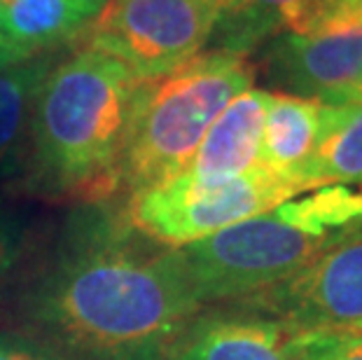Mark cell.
<instances>
[{
	"instance_id": "12",
	"label": "cell",
	"mask_w": 362,
	"mask_h": 360,
	"mask_svg": "<svg viewBox=\"0 0 362 360\" xmlns=\"http://www.w3.org/2000/svg\"><path fill=\"white\" fill-rule=\"evenodd\" d=\"M91 19L75 0H0L7 40L30 57L82 35Z\"/></svg>"
},
{
	"instance_id": "14",
	"label": "cell",
	"mask_w": 362,
	"mask_h": 360,
	"mask_svg": "<svg viewBox=\"0 0 362 360\" xmlns=\"http://www.w3.org/2000/svg\"><path fill=\"white\" fill-rule=\"evenodd\" d=\"M304 0H215V50L250 54L259 42L288 30Z\"/></svg>"
},
{
	"instance_id": "9",
	"label": "cell",
	"mask_w": 362,
	"mask_h": 360,
	"mask_svg": "<svg viewBox=\"0 0 362 360\" xmlns=\"http://www.w3.org/2000/svg\"><path fill=\"white\" fill-rule=\"evenodd\" d=\"M297 335L279 318L227 304L197 311L161 360H295Z\"/></svg>"
},
{
	"instance_id": "23",
	"label": "cell",
	"mask_w": 362,
	"mask_h": 360,
	"mask_svg": "<svg viewBox=\"0 0 362 360\" xmlns=\"http://www.w3.org/2000/svg\"><path fill=\"white\" fill-rule=\"evenodd\" d=\"M360 239H362V232H360Z\"/></svg>"
},
{
	"instance_id": "8",
	"label": "cell",
	"mask_w": 362,
	"mask_h": 360,
	"mask_svg": "<svg viewBox=\"0 0 362 360\" xmlns=\"http://www.w3.org/2000/svg\"><path fill=\"white\" fill-rule=\"evenodd\" d=\"M264 73L281 94L349 103L362 82V19L313 33L283 30L269 45Z\"/></svg>"
},
{
	"instance_id": "13",
	"label": "cell",
	"mask_w": 362,
	"mask_h": 360,
	"mask_svg": "<svg viewBox=\"0 0 362 360\" xmlns=\"http://www.w3.org/2000/svg\"><path fill=\"white\" fill-rule=\"evenodd\" d=\"M327 185H362V108L353 103L325 108L322 134L304 173V192Z\"/></svg>"
},
{
	"instance_id": "21",
	"label": "cell",
	"mask_w": 362,
	"mask_h": 360,
	"mask_svg": "<svg viewBox=\"0 0 362 360\" xmlns=\"http://www.w3.org/2000/svg\"><path fill=\"white\" fill-rule=\"evenodd\" d=\"M349 103H353V105H360V108H362V82L358 84V89L353 91V94H351Z\"/></svg>"
},
{
	"instance_id": "19",
	"label": "cell",
	"mask_w": 362,
	"mask_h": 360,
	"mask_svg": "<svg viewBox=\"0 0 362 360\" xmlns=\"http://www.w3.org/2000/svg\"><path fill=\"white\" fill-rule=\"evenodd\" d=\"M30 59L28 54H24L21 50H14V47H3L0 45V68H7L12 64H19V61H26Z\"/></svg>"
},
{
	"instance_id": "11",
	"label": "cell",
	"mask_w": 362,
	"mask_h": 360,
	"mask_svg": "<svg viewBox=\"0 0 362 360\" xmlns=\"http://www.w3.org/2000/svg\"><path fill=\"white\" fill-rule=\"evenodd\" d=\"M327 103L276 91L262 129L259 164L304 194V173L318 148Z\"/></svg>"
},
{
	"instance_id": "2",
	"label": "cell",
	"mask_w": 362,
	"mask_h": 360,
	"mask_svg": "<svg viewBox=\"0 0 362 360\" xmlns=\"http://www.w3.org/2000/svg\"><path fill=\"white\" fill-rule=\"evenodd\" d=\"M138 80L101 50L54 64L37 91L26 134V178L35 194L80 204L119 192V159Z\"/></svg>"
},
{
	"instance_id": "16",
	"label": "cell",
	"mask_w": 362,
	"mask_h": 360,
	"mask_svg": "<svg viewBox=\"0 0 362 360\" xmlns=\"http://www.w3.org/2000/svg\"><path fill=\"white\" fill-rule=\"evenodd\" d=\"M295 360H362V330L299 332Z\"/></svg>"
},
{
	"instance_id": "22",
	"label": "cell",
	"mask_w": 362,
	"mask_h": 360,
	"mask_svg": "<svg viewBox=\"0 0 362 360\" xmlns=\"http://www.w3.org/2000/svg\"><path fill=\"white\" fill-rule=\"evenodd\" d=\"M0 45H3V47H14V45H10V40H7V35H5V30H3V21H0ZM14 50H17V47H14ZM24 54H26V52H24Z\"/></svg>"
},
{
	"instance_id": "7",
	"label": "cell",
	"mask_w": 362,
	"mask_h": 360,
	"mask_svg": "<svg viewBox=\"0 0 362 360\" xmlns=\"http://www.w3.org/2000/svg\"><path fill=\"white\" fill-rule=\"evenodd\" d=\"M279 318L299 332L362 330V239L322 250L297 274L232 302Z\"/></svg>"
},
{
	"instance_id": "1",
	"label": "cell",
	"mask_w": 362,
	"mask_h": 360,
	"mask_svg": "<svg viewBox=\"0 0 362 360\" xmlns=\"http://www.w3.org/2000/svg\"><path fill=\"white\" fill-rule=\"evenodd\" d=\"M197 311L178 248L107 202L75 211L21 297L33 339L64 360H161Z\"/></svg>"
},
{
	"instance_id": "10",
	"label": "cell",
	"mask_w": 362,
	"mask_h": 360,
	"mask_svg": "<svg viewBox=\"0 0 362 360\" xmlns=\"http://www.w3.org/2000/svg\"><path fill=\"white\" fill-rule=\"evenodd\" d=\"M272 91L245 89L222 110L192 157L185 175L202 185H220L259 164L262 129Z\"/></svg>"
},
{
	"instance_id": "6",
	"label": "cell",
	"mask_w": 362,
	"mask_h": 360,
	"mask_svg": "<svg viewBox=\"0 0 362 360\" xmlns=\"http://www.w3.org/2000/svg\"><path fill=\"white\" fill-rule=\"evenodd\" d=\"M213 28L215 0H107L84 28V45L150 80L202 54Z\"/></svg>"
},
{
	"instance_id": "4",
	"label": "cell",
	"mask_w": 362,
	"mask_h": 360,
	"mask_svg": "<svg viewBox=\"0 0 362 360\" xmlns=\"http://www.w3.org/2000/svg\"><path fill=\"white\" fill-rule=\"evenodd\" d=\"M337 246L292 222L279 206L178 248L197 302L232 304L276 286Z\"/></svg>"
},
{
	"instance_id": "5",
	"label": "cell",
	"mask_w": 362,
	"mask_h": 360,
	"mask_svg": "<svg viewBox=\"0 0 362 360\" xmlns=\"http://www.w3.org/2000/svg\"><path fill=\"white\" fill-rule=\"evenodd\" d=\"M292 197H299L297 190L264 166L220 185H202L180 173L157 187L129 194L122 213L145 239L182 248L262 216Z\"/></svg>"
},
{
	"instance_id": "3",
	"label": "cell",
	"mask_w": 362,
	"mask_h": 360,
	"mask_svg": "<svg viewBox=\"0 0 362 360\" xmlns=\"http://www.w3.org/2000/svg\"><path fill=\"white\" fill-rule=\"evenodd\" d=\"M255 78L257 66L248 54L213 47L171 73L138 82L119 159V192L129 197L180 175L215 117Z\"/></svg>"
},
{
	"instance_id": "18",
	"label": "cell",
	"mask_w": 362,
	"mask_h": 360,
	"mask_svg": "<svg viewBox=\"0 0 362 360\" xmlns=\"http://www.w3.org/2000/svg\"><path fill=\"white\" fill-rule=\"evenodd\" d=\"M0 360H64L33 337L0 332Z\"/></svg>"
},
{
	"instance_id": "15",
	"label": "cell",
	"mask_w": 362,
	"mask_h": 360,
	"mask_svg": "<svg viewBox=\"0 0 362 360\" xmlns=\"http://www.w3.org/2000/svg\"><path fill=\"white\" fill-rule=\"evenodd\" d=\"M57 64L52 54H35L19 64L0 68V171L24 150L30 115L49 71Z\"/></svg>"
},
{
	"instance_id": "17",
	"label": "cell",
	"mask_w": 362,
	"mask_h": 360,
	"mask_svg": "<svg viewBox=\"0 0 362 360\" xmlns=\"http://www.w3.org/2000/svg\"><path fill=\"white\" fill-rule=\"evenodd\" d=\"M26 227L17 213L0 209V286L17 267L24 252Z\"/></svg>"
},
{
	"instance_id": "20",
	"label": "cell",
	"mask_w": 362,
	"mask_h": 360,
	"mask_svg": "<svg viewBox=\"0 0 362 360\" xmlns=\"http://www.w3.org/2000/svg\"><path fill=\"white\" fill-rule=\"evenodd\" d=\"M75 3H78L80 7H84V10L91 12V14H94V17H96V14L101 12L103 7H105L107 0H75Z\"/></svg>"
}]
</instances>
